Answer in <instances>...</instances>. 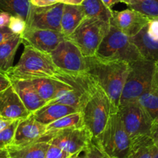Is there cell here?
Returning a JSON list of instances; mask_svg holds the SVG:
<instances>
[{
    "mask_svg": "<svg viewBox=\"0 0 158 158\" xmlns=\"http://www.w3.org/2000/svg\"><path fill=\"white\" fill-rule=\"evenodd\" d=\"M20 36L24 46H30L49 54L66 38L60 32L30 27H27Z\"/></svg>",
    "mask_w": 158,
    "mask_h": 158,
    "instance_id": "13",
    "label": "cell"
},
{
    "mask_svg": "<svg viewBox=\"0 0 158 158\" xmlns=\"http://www.w3.org/2000/svg\"><path fill=\"white\" fill-rule=\"evenodd\" d=\"M85 16V13L81 6L64 4L60 20L61 33L66 37L69 36Z\"/></svg>",
    "mask_w": 158,
    "mask_h": 158,
    "instance_id": "20",
    "label": "cell"
},
{
    "mask_svg": "<svg viewBox=\"0 0 158 158\" xmlns=\"http://www.w3.org/2000/svg\"><path fill=\"white\" fill-rule=\"evenodd\" d=\"M153 158H158V149H157V150H156V153H155L154 156H153Z\"/></svg>",
    "mask_w": 158,
    "mask_h": 158,
    "instance_id": "45",
    "label": "cell"
},
{
    "mask_svg": "<svg viewBox=\"0 0 158 158\" xmlns=\"http://www.w3.org/2000/svg\"><path fill=\"white\" fill-rule=\"evenodd\" d=\"M138 102L147 111L153 122H158V81L156 73L150 89L139 97Z\"/></svg>",
    "mask_w": 158,
    "mask_h": 158,
    "instance_id": "23",
    "label": "cell"
},
{
    "mask_svg": "<svg viewBox=\"0 0 158 158\" xmlns=\"http://www.w3.org/2000/svg\"><path fill=\"white\" fill-rule=\"evenodd\" d=\"M70 156L71 154L67 153L66 151L61 150L54 144L50 143L44 158H68Z\"/></svg>",
    "mask_w": 158,
    "mask_h": 158,
    "instance_id": "33",
    "label": "cell"
},
{
    "mask_svg": "<svg viewBox=\"0 0 158 158\" xmlns=\"http://www.w3.org/2000/svg\"><path fill=\"white\" fill-rule=\"evenodd\" d=\"M40 97L46 102V104L54 98L56 93V86L52 77H40L31 80Z\"/></svg>",
    "mask_w": 158,
    "mask_h": 158,
    "instance_id": "27",
    "label": "cell"
},
{
    "mask_svg": "<svg viewBox=\"0 0 158 158\" xmlns=\"http://www.w3.org/2000/svg\"><path fill=\"white\" fill-rule=\"evenodd\" d=\"M47 133L46 126L38 122L33 114L19 119L11 145H25L39 141Z\"/></svg>",
    "mask_w": 158,
    "mask_h": 158,
    "instance_id": "15",
    "label": "cell"
},
{
    "mask_svg": "<svg viewBox=\"0 0 158 158\" xmlns=\"http://www.w3.org/2000/svg\"><path fill=\"white\" fill-rule=\"evenodd\" d=\"M57 71L49 54L30 46H24L19 62L9 71L6 75L10 79L31 81L40 77H52Z\"/></svg>",
    "mask_w": 158,
    "mask_h": 158,
    "instance_id": "3",
    "label": "cell"
},
{
    "mask_svg": "<svg viewBox=\"0 0 158 158\" xmlns=\"http://www.w3.org/2000/svg\"><path fill=\"white\" fill-rule=\"evenodd\" d=\"M30 8V0H0V12H6L11 16H19L26 21Z\"/></svg>",
    "mask_w": 158,
    "mask_h": 158,
    "instance_id": "26",
    "label": "cell"
},
{
    "mask_svg": "<svg viewBox=\"0 0 158 158\" xmlns=\"http://www.w3.org/2000/svg\"><path fill=\"white\" fill-rule=\"evenodd\" d=\"M133 43L139 50L143 58L156 62L158 60V44H150L133 36L132 37Z\"/></svg>",
    "mask_w": 158,
    "mask_h": 158,
    "instance_id": "29",
    "label": "cell"
},
{
    "mask_svg": "<svg viewBox=\"0 0 158 158\" xmlns=\"http://www.w3.org/2000/svg\"><path fill=\"white\" fill-rule=\"evenodd\" d=\"M30 2L32 6L37 7L48 6L54 5L58 3V0H30Z\"/></svg>",
    "mask_w": 158,
    "mask_h": 158,
    "instance_id": "35",
    "label": "cell"
},
{
    "mask_svg": "<svg viewBox=\"0 0 158 158\" xmlns=\"http://www.w3.org/2000/svg\"><path fill=\"white\" fill-rule=\"evenodd\" d=\"M158 147L150 135H142L130 138L128 158H153Z\"/></svg>",
    "mask_w": 158,
    "mask_h": 158,
    "instance_id": "21",
    "label": "cell"
},
{
    "mask_svg": "<svg viewBox=\"0 0 158 158\" xmlns=\"http://www.w3.org/2000/svg\"><path fill=\"white\" fill-rule=\"evenodd\" d=\"M11 15L6 12H0V27H8Z\"/></svg>",
    "mask_w": 158,
    "mask_h": 158,
    "instance_id": "37",
    "label": "cell"
},
{
    "mask_svg": "<svg viewBox=\"0 0 158 158\" xmlns=\"http://www.w3.org/2000/svg\"><path fill=\"white\" fill-rule=\"evenodd\" d=\"M10 81L24 106L30 113H33L46 105V102L40 97L31 81L19 79H10Z\"/></svg>",
    "mask_w": 158,
    "mask_h": 158,
    "instance_id": "17",
    "label": "cell"
},
{
    "mask_svg": "<svg viewBox=\"0 0 158 158\" xmlns=\"http://www.w3.org/2000/svg\"><path fill=\"white\" fill-rule=\"evenodd\" d=\"M21 44V36L16 35L0 44V72L6 74L13 68L15 54Z\"/></svg>",
    "mask_w": 158,
    "mask_h": 158,
    "instance_id": "22",
    "label": "cell"
},
{
    "mask_svg": "<svg viewBox=\"0 0 158 158\" xmlns=\"http://www.w3.org/2000/svg\"><path fill=\"white\" fill-rule=\"evenodd\" d=\"M123 2H124V3H125L126 5H127V6H128L129 4H130V2H129L128 0H123Z\"/></svg>",
    "mask_w": 158,
    "mask_h": 158,
    "instance_id": "46",
    "label": "cell"
},
{
    "mask_svg": "<svg viewBox=\"0 0 158 158\" xmlns=\"http://www.w3.org/2000/svg\"><path fill=\"white\" fill-rule=\"evenodd\" d=\"M150 136L153 139L155 145L158 147V122H153L150 130Z\"/></svg>",
    "mask_w": 158,
    "mask_h": 158,
    "instance_id": "38",
    "label": "cell"
},
{
    "mask_svg": "<svg viewBox=\"0 0 158 158\" xmlns=\"http://www.w3.org/2000/svg\"><path fill=\"white\" fill-rule=\"evenodd\" d=\"M84 153H85V150L81 152H78V153H76L74 154L71 155L70 156H68V158H83L84 156Z\"/></svg>",
    "mask_w": 158,
    "mask_h": 158,
    "instance_id": "42",
    "label": "cell"
},
{
    "mask_svg": "<svg viewBox=\"0 0 158 158\" xmlns=\"http://www.w3.org/2000/svg\"><path fill=\"white\" fill-rule=\"evenodd\" d=\"M101 1L109 9H112V6L117 3H120V2L124 3L123 0H101Z\"/></svg>",
    "mask_w": 158,
    "mask_h": 158,
    "instance_id": "41",
    "label": "cell"
},
{
    "mask_svg": "<svg viewBox=\"0 0 158 158\" xmlns=\"http://www.w3.org/2000/svg\"><path fill=\"white\" fill-rule=\"evenodd\" d=\"M83 158H110L102 148L98 141L92 139L87 148L85 150Z\"/></svg>",
    "mask_w": 158,
    "mask_h": 158,
    "instance_id": "31",
    "label": "cell"
},
{
    "mask_svg": "<svg viewBox=\"0 0 158 158\" xmlns=\"http://www.w3.org/2000/svg\"><path fill=\"white\" fill-rule=\"evenodd\" d=\"M130 70L123 89L120 105L137 101L150 89L155 74V62L145 58L129 64Z\"/></svg>",
    "mask_w": 158,
    "mask_h": 158,
    "instance_id": "5",
    "label": "cell"
},
{
    "mask_svg": "<svg viewBox=\"0 0 158 158\" xmlns=\"http://www.w3.org/2000/svg\"><path fill=\"white\" fill-rule=\"evenodd\" d=\"M27 21L25 19L19 16H11L8 27L15 35L21 36L27 29Z\"/></svg>",
    "mask_w": 158,
    "mask_h": 158,
    "instance_id": "32",
    "label": "cell"
},
{
    "mask_svg": "<svg viewBox=\"0 0 158 158\" xmlns=\"http://www.w3.org/2000/svg\"><path fill=\"white\" fill-rule=\"evenodd\" d=\"M19 120V119L14 120L10 125L0 131V150L6 149L7 147L13 143L15 131Z\"/></svg>",
    "mask_w": 158,
    "mask_h": 158,
    "instance_id": "30",
    "label": "cell"
},
{
    "mask_svg": "<svg viewBox=\"0 0 158 158\" xmlns=\"http://www.w3.org/2000/svg\"><path fill=\"white\" fill-rule=\"evenodd\" d=\"M43 138L49 143L54 144L72 155L85 150L92 142L93 136L90 130L83 126L54 133H46Z\"/></svg>",
    "mask_w": 158,
    "mask_h": 158,
    "instance_id": "9",
    "label": "cell"
},
{
    "mask_svg": "<svg viewBox=\"0 0 158 158\" xmlns=\"http://www.w3.org/2000/svg\"><path fill=\"white\" fill-rule=\"evenodd\" d=\"M81 6L86 16L97 18L110 24L113 10L106 7L101 0H85Z\"/></svg>",
    "mask_w": 158,
    "mask_h": 158,
    "instance_id": "24",
    "label": "cell"
},
{
    "mask_svg": "<svg viewBox=\"0 0 158 158\" xmlns=\"http://www.w3.org/2000/svg\"><path fill=\"white\" fill-rule=\"evenodd\" d=\"M76 112H78V110L71 106L60 103H48L32 114L38 122L47 126Z\"/></svg>",
    "mask_w": 158,
    "mask_h": 158,
    "instance_id": "18",
    "label": "cell"
},
{
    "mask_svg": "<svg viewBox=\"0 0 158 158\" xmlns=\"http://www.w3.org/2000/svg\"><path fill=\"white\" fill-rule=\"evenodd\" d=\"M97 140L110 158H128L130 137L118 112L111 113L104 131Z\"/></svg>",
    "mask_w": 158,
    "mask_h": 158,
    "instance_id": "8",
    "label": "cell"
},
{
    "mask_svg": "<svg viewBox=\"0 0 158 158\" xmlns=\"http://www.w3.org/2000/svg\"><path fill=\"white\" fill-rule=\"evenodd\" d=\"M83 115L81 111L69 114V115L59 118L57 120L51 123L46 126L47 133H54L59 130H66V129L77 128L83 127Z\"/></svg>",
    "mask_w": 158,
    "mask_h": 158,
    "instance_id": "25",
    "label": "cell"
},
{
    "mask_svg": "<svg viewBox=\"0 0 158 158\" xmlns=\"http://www.w3.org/2000/svg\"><path fill=\"white\" fill-rule=\"evenodd\" d=\"M13 121L14 120H12V119H10V118H5V117L0 115V131L4 130L9 125H10Z\"/></svg>",
    "mask_w": 158,
    "mask_h": 158,
    "instance_id": "39",
    "label": "cell"
},
{
    "mask_svg": "<svg viewBox=\"0 0 158 158\" xmlns=\"http://www.w3.org/2000/svg\"><path fill=\"white\" fill-rule=\"evenodd\" d=\"M129 8L138 11L150 19L158 18V0H143L141 2H132Z\"/></svg>",
    "mask_w": 158,
    "mask_h": 158,
    "instance_id": "28",
    "label": "cell"
},
{
    "mask_svg": "<svg viewBox=\"0 0 158 158\" xmlns=\"http://www.w3.org/2000/svg\"><path fill=\"white\" fill-rule=\"evenodd\" d=\"M84 125L98 139L112 113V104L104 90L97 84L95 90L81 109Z\"/></svg>",
    "mask_w": 158,
    "mask_h": 158,
    "instance_id": "6",
    "label": "cell"
},
{
    "mask_svg": "<svg viewBox=\"0 0 158 158\" xmlns=\"http://www.w3.org/2000/svg\"><path fill=\"white\" fill-rule=\"evenodd\" d=\"M118 112L130 138L150 135L153 120L138 100L120 105Z\"/></svg>",
    "mask_w": 158,
    "mask_h": 158,
    "instance_id": "10",
    "label": "cell"
},
{
    "mask_svg": "<svg viewBox=\"0 0 158 158\" xmlns=\"http://www.w3.org/2000/svg\"><path fill=\"white\" fill-rule=\"evenodd\" d=\"M57 69L69 72H86L85 57L79 48L68 38L59 44L50 54Z\"/></svg>",
    "mask_w": 158,
    "mask_h": 158,
    "instance_id": "11",
    "label": "cell"
},
{
    "mask_svg": "<svg viewBox=\"0 0 158 158\" xmlns=\"http://www.w3.org/2000/svg\"><path fill=\"white\" fill-rule=\"evenodd\" d=\"M87 71L106 92L112 104V113L118 111L123 89L130 65L120 60H108L95 57H85Z\"/></svg>",
    "mask_w": 158,
    "mask_h": 158,
    "instance_id": "1",
    "label": "cell"
},
{
    "mask_svg": "<svg viewBox=\"0 0 158 158\" xmlns=\"http://www.w3.org/2000/svg\"><path fill=\"white\" fill-rule=\"evenodd\" d=\"M84 1L85 0H58V2L60 3L73 6H81Z\"/></svg>",
    "mask_w": 158,
    "mask_h": 158,
    "instance_id": "40",
    "label": "cell"
},
{
    "mask_svg": "<svg viewBox=\"0 0 158 158\" xmlns=\"http://www.w3.org/2000/svg\"><path fill=\"white\" fill-rule=\"evenodd\" d=\"M50 143L39 140L25 145H10L6 147L10 158H44Z\"/></svg>",
    "mask_w": 158,
    "mask_h": 158,
    "instance_id": "19",
    "label": "cell"
},
{
    "mask_svg": "<svg viewBox=\"0 0 158 158\" xmlns=\"http://www.w3.org/2000/svg\"><path fill=\"white\" fill-rule=\"evenodd\" d=\"M0 158H10L8 151L6 149L0 150Z\"/></svg>",
    "mask_w": 158,
    "mask_h": 158,
    "instance_id": "43",
    "label": "cell"
},
{
    "mask_svg": "<svg viewBox=\"0 0 158 158\" xmlns=\"http://www.w3.org/2000/svg\"><path fill=\"white\" fill-rule=\"evenodd\" d=\"M64 5L60 2L43 7L31 5L27 20V27L51 30L61 33L60 20Z\"/></svg>",
    "mask_w": 158,
    "mask_h": 158,
    "instance_id": "12",
    "label": "cell"
},
{
    "mask_svg": "<svg viewBox=\"0 0 158 158\" xmlns=\"http://www.w3.org/2000/svg\"><path fill=\"white\" fill-rule=\"evenodd\" d=\"M150 18L134 10L128 8L122 11L112 12L110 23L130 37L137 35L150 21Z\"/></svg>",
    "mask_w": 158,
    "mask_h": 158,
    "instance_id": "14",
    "label": "cell"
},
{
    "mask_svg": "<svg viewBox=\"0 0 158 158\" xmlns=\"http://www.w3.org/2000/svg\"><path fill=\"white\" fill-rule=\"evenodd\" d=\"M13 87L0 92V115L12 120L22 119L30 115Z\"/></svg>",
    "mask_w": 158,
    "mask_h": 158,
    "instance_id": "16",
    "label": "cell"
},
{
    "mask_svg": "<svg viewBox=\"0 0 158 158\" xmlns=\"http://www.w3.org/2000/svg\"><path fill=\"white\" fill-rule=\"evenodd\" d=\"M110 24L99 19L85 16L74 32L68 36L85 57H94L109 31Z\"/></svg>",
    "mask_w": 158,
    "mask_h": 158,
    "instance_id": "7",
    "label": "cell"
},
{
    "mask_svg": "<svg viewBox=\"0 0 158 158\" xmlns=\"http://www.w3.org/2000/svg\"><path fill=\"white\" fill-rule=\"evenodd\" d=\"M11 86V81L6 74L0 72V92Z\"/></svg>",
    "mask_w": 158,
    "mask_h": 158,
    "instance_id": "36",
    "label": "cell"
},
{
    "mask_svg": "<svg viewBox=\"0 0 158 158\" xmlns=\"http://www.w3.org/2000/svg\"><path fill=\"white\" fill-rule=\"evenodd\" d=\"M15 36L16 35L9 29V27H0V44Z\"/></svg>",
    "mask_w": 158,
    "mask_h": 158,
    "instance_id": "34",
    "label": "cell"
},
{
    "mask_svg": "<svg viewBox=\"0 0 158 158\" xmlns=\"http://www.w3.org/2000/svg\"><path fill=\"white\" fill-rule=\"evenodd\" d=\"M95 57L108 60H120L128 64L143 58L132 37L110 23L107 32L97 51Z\"/></svg>",
    "mask_w": 158,
    "mask_h": 158,
    "instance_id": "4",
    "label": "cell"
},
{
    "mask_svg": "<svg viewBox=\"0 0 158 158\" xmlns=\"http://www.w3.org/2000/svg\"><path fill=\"white\" fill-rule=\"evenodd\" d=\"M155 73H156V79H157L158 81V60L155 62Z\"/></svg>",
    "mask_w": 158,
    "mask_h": 158,
    "instance_id": "44",
    "label": "cell"
},
{
    "mask_svg": "<svg viewBox=\"0 0 158 158\" xmlns=\"http://www.w3.org/2000/svg\"><path fill=\"white\" fill-rule=\"evenodd\" d=\"M56 86L54 98L48 103H60L81 111L98 83L87 72L59 70L52 77Z\"/></svg>",
    "mask_w": 158,
    "mask_h": 158,
    "instance_id": "2",
    "label": "cell"
}]
</instances>
